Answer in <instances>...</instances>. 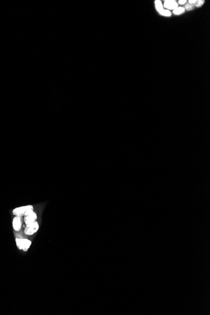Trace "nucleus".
Returning <instances> with one entry per match:
<instances>
[{"mask_svg":"<svg viewBox=\"0 0 210 315\" xmlns=\"http://www.w3.org/2000/svg\"><path fill=\"white\" fill-rule=\"evenodd\" d=\"M155 7H156V9L157 11H158L159 13L161 12H162V10L164 9L163 8V6H162V3L160 2V1H155Z\"/></svg>","mask_w":210,"mask_h":315,"instance_id":"7","label":"nucleus"},{"mask_svg":"<svg viewBox=\"0 0 210 315\" xmlns=\"http://www.w3.org/2000/svg\"><path fill=\"white\" fill-rule=\"evenodd\" d=\"M37 218V215L36 213H35L33 211L25 216L24 221H25L26 225H28L31 224V223H34L35 222H36Z\"/></svg>","mask_w":210,"mask_h":315,"instance_id":"4","label":"nucleus"},{"mask_svg":"<svg viewBox=\"0 0 210 315\" xmlns=\"http://www.w3.org/2000/svg\"><path fill=\"white\" fill-rule=\"evenodd\" d=\"M193 6H193V5H191V4H189V5H186V9H187V10H191V9H192L193 8Z\"/></svg>","mask_w":210,"mask_h":315,"instance_id":"11","label":"nucleus"},{"mask_svg":"<svg viewBox=\"0 0 210 315\" xmlns=\"http://www.w3.org/2000/svg\"><path fill=\"white\" fill-rule=\"evenodd\" d=\"M204 3V1H196V2L194 3L195 5L197 7L201 6Z\"/></svg>","mask_w":210,"mask_h":315,"instance_id":"10","label":"nucleus"},{"mask_svg":"<svg viewBox=\"0 0 210 315\" xmlns=\"http://www.w3.org/2000/svg\"><path fill=\"white\" fill-rule=\"evenodd\" d=\"M22 220L20 216H15L13 219V227L15 231H20L22 228Z\"/></svg>","mask_w":210,"mask_h":315,"instance_id":"5","label":"nucleus"},{"mask_svg":"<svg viewBox=\"0 0 210 315\" xmlns=\"http://www.w3.org/2000/svg\"><path fill=\"white\" fill-rule=\"evenodd\" d=\"M184 8L183 7H177L174 9V13L175 15H180L184 12Z\"/></svg>","mask_w":210,"mask_h":315,"instance_id":"8","label":"nucleus"},{"mask_svg":"<svg viewBox=\"0 0 210 315\" xmlns=\"http://www.w3.org/2000/svg\"><path fill=\"white\" fill-rule=\"evenodd\" d=\"M164 5L165 7L170 9H174L177 8V4L175 1H165Z\"/></svg>","mask_w":210,"mask_h":315,"instance_id":"6","label":"nucleus"},{"mask_svg":"<svg viewBox=\"0 0 210 315\" xmlns=\"http://www.w3.org/2000/svg\"><path fill=\"white\" fill-rule=\"evenodd\" d=\"M16 243L18 247L20 250H23L24 251H27L30 247L31 244V241L26 238H16Z\"/></svg>","mask_w":210,"mask_h":315,"instance_id":"2","label":"nucleus"},{"mask_svg":"<svg viewBox=\"0 0 210 315\" xmlns=\"http://www.w3.org/2000/svg\"><path fill=\"white\" fill-rule=\"evenodd\" d=\"M196 2V0H194V1H191V0H190V1H189V3H190V4H191H191H194V3H195Z\"/></svg>","mask_w":210,"mask_h":315,"instance_id":"13","label":"nucleus"},{"mask_svg":"<svg viewBox=\"0 0 210 315\" xmlns=\"http://www.w3.org/2000/svg\"><path fill=\"white\" fill-rule=\"evenodd\" d=\"M186 2H186V0H183V1H179V4H181V5H183V4L186 3Z\"/></svg>","mask_w":210,"mask_h":315,"instance_id":"12","label":"nucleus"},{"mask_svg":"<svg viewBox=\"0 0 210 315\" xmlns=\"http://www.w3.org/2000/svg\"><path fill=\"white\" fill-rule=\"evenodd\" d=\"M34 211V207L31 205H27L24 206H21L15 208L13 209V213L16 216H22L23 215L25 216L28 213Z\"/></svg>","mask_w":210,"mask_h":315,"instance_id":"1","label":"nucleus"},{"mask_svg":"<svg viewBox=\"0 0 210 315\" xmlns=\"http://www.w3.org/2000/svg\"><path fill=\"white\" fill-rule=\"evenodd\" d=\"M39 228V225L38 222H35L34 223L26 225L25 228V234L27 235H31L35 234Z\"/></svg>","mask_w":210,"mask_h":315,"instance_id":"3","label":"nucleus"},{"mask_svg":"<svg viewBox=\"0 0 210 315\" xmlns=\"http://www.w3.org/2000/svg\"><path fill=\"white\" fill-rule=\"evenodd\" d=\"M159 13L161 15H162L163 16H169L171 15V13L169 11H168V10H165V9H163L162 11L161 12Z\"/></svg>","mask_w":210,"mask_h":315,"instance_id":"9","label":"nucleus"}]
</instances>
